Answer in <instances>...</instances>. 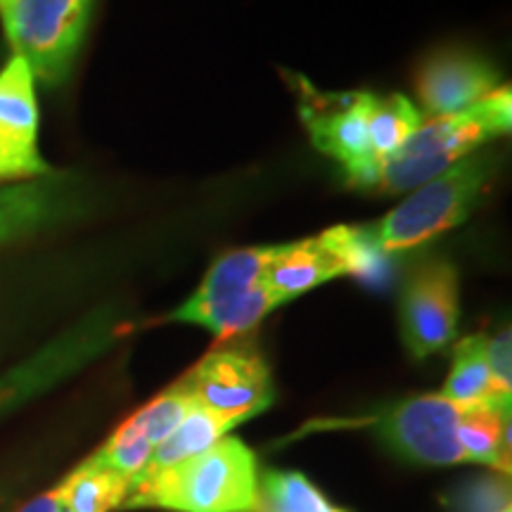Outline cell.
<instances>
[{
  "label": "cell",
  "mask_w": 512,
  "mask_h": 512,
  "mask_svg": "<svg viewBox=\"0 0 512 512\" xmlns=\"http://www.w3.org/2000/svg\"><path fill=\"white\" fill-rule=\"evenodd\" d=\"M17 0H0V19H3L8 12L12 10V5H15Z\"/></svg>",
  "instance_id": "cell-26"
},
{
  "label": "cell",
  "mask_w": 512,
  "mask_h": 512,
  "mask_svg": "<svg viewBox=\"0 0 512 512\" xmlns=\"http://www.w3.org/2000/svg\"><path fill=\"white\" fill-rule=\"evenodd\" d=\"M494 174L484 155H470L444 174L418 185L380 221L356 226L358 240L373 259L408 252L463 223L482 200Z\"/></svg>",
  "instance_id": "cell-2"
},
{
  "label": "cell",
  "mask_w": 512,
  "mask_h": 512,
  "mask_svg": "<svg viewBox=\"0 0 512 512\" xmlns=\"http://www.w3.org/2000/svg\"><path fill=\"white\" fill-rule=\"evenodd\" d=\"M503 512H510V508H508V510H503Z\"/></svg>",
  "instance_id": "cell-27"
},
{
  "label": "cell",
  "mask_w": 512,
  "mask_h": 512,
  "mask_svg": "<svg viewBox=\"0 0 512 512\" xmlns=\"http://www.w3.org/2000/svg\"><path fill=\"white\" fill-rule=\"evenodd\" d=\"M370 264L373 256L358 240L356 226H337L316 238L266 247L264 283L285 304L330 280L366 273Z\"/></svg>",
  "instance_id": "cell-6"
},
{
  "label": "cell",
  "mask_w": 512,
  "mask_h": 512,
  "mask_svg": "<svg viewBox=\"0 0 512 512\" xmlns=\"http://www.w3.org/2000/svg\"><path fill=\"white\" fill-rule=\"evenodd\" d=\"M152 451H155V446L147 439L143 422H140L138 415H131L124 425L117 427V432H114L91 458L98 460V463L102 467H107V470L117 472V475L133 482V479L143 472Z\"/></svg>",
  "instance_id": "cell-21"
},
{
  "label": "cell",
  "mask_w": 512,
  "mask_h": 512,
  "mask_svg": "<svg viewBox=\"0 0 512 512\" xmlns=\"http://www.w3.org/2000/svg\"><path fill=\"white\" fill-rule=\"evenodd\" d=\"M53 174L38 152L36 79L22 57L0 69V185Z\"/></svg>",
  "instance_id": "cell-11"
},
{
  "label": "cell",
  "mask_w": 512,
  "mask_h": 512,
  "mask_svg": "<svg viewBox=\"0 0 512 512\" xmlns=\"http://www.w3.org/2000/svg\"><path fill=\"white\" fill-rule=\"evenodd\" d=\"M17 512H60V503H57L55 489L46 491V494L34 496L29 503H24Z\"/></svg>",
  "instance_id": "cell-25"
},
{
  "label": "cell",
  "mask_w": 512,
  "mask_h": 512,
  "mask_svg": "<svg viewBox=\"0 0 512 512\" xmlns=\"http://www.w3.org/2000/svg\"><path fill=\"white\" fill-rule=\"evenodd\" d=\"M86 204V188L69 174L0 185V245L79 219Z\"/></svg>",
  "instance_id": "cell-12"
},
{
  "label": "cell",
  "mask_w": 512,
  "mask_h": 512,
  "mask_svg": "<svg viewBox=\"0 0 512 512\" xmlns=\"http://www.w3.org/2000/svg\"><path fill=\"white\" fill-rule=\"evenodd\" d=\"M486 361L491 373V403L498 408H510L512 396V339L510 330L486 337Z\"/></svg>",
  "instance_id": "cell-23"
},
{
  "label": "cell",
  "mask_w": 512,
  "mask_h": 512,
  "mask_svg": "<svg viewBox=\"0 0 512 512\" xmlns=\"http://www.w3.org/2000/svg\"><path fill=\"white\" fill-rule=\"evenodd\" d=\"M441 394L446 399L460 403V406L491 403V373L489 361H486L484 335H470L456 344V349H453L451 375H448Z\"/></svg>",
  "instance_id": "cell-19"
},
{
  "label": "cell",
  "mask_w": 512,
  "mask_h": 512,
  "mask_svg": "<svg viewBox=\"0 0 512 512\" xmlns=\"http://www.w3.org/2000/svg\"><path fill=\"white\" fill-rule=\"evenodd\" d=\"M256 512H347L332 505L316 484L302 472L268 470L259 477V508Z\"/></svg>",
  "instance_id": "cell-20"
},
{
  "label": "cell",
  "mask_w": 512,
  "mask_h": 512,
  "mask_svg": "<svg viewBox=\"0 0 512 512\" xmlns=\"http://www.w3.org/2000/svg\"><path fill=\"white\" fill-rule=\"evenodd\" d=\"M102 339H105V330L91 320V323L64 332L46 349L5 373L0 377V418L34 399L36 394L46 392L62 377L74 373L100 349Z\"/></svg>",
  "instance_id": "cell-13"
},
{
  "label": "cell",
  "mask_w": 512,
  "mask_h": 512,
  "mask_svg": "<svg viewBox=\"0 0 512 512\" xmlns=\"http://www.w3.org/2000/svg\"><path fill=\"white\" fill-rule=\"evenodd\" d=\"M195 406L197 401L192 399L188 387H185L181 380L171 389H166L164 394H159L155 401L147 403L145 408H140L136 415L140 418V422H143L147 439H150L152 446L157 448L171 432L176 430L178 425H181V420Z\"/></svg>",
  "instance_id": "cell-22"
},
{
  "label": "cell",
  "mask_w": 512,
  "mask_h": 512,
  "mask_svg": "<svg viewBox=\"0 0 512 512\" xmlns=\"http://www.w3.org/2000/svg\"><path fill=\"white\" fill-rule=\"evenodd\" d=\"M465 406L444 394L403 399L373 415L368 425L396 456L420 465L467 463L458 444V422Z\"/></svg>",
  "instance_id": "cell-8"
},
{
  "label": "cell",
  "mask_w": 512,
  "mask_h": 512,
  "mask_svg": "<svg viewBox=\"0 0 512 512\" xmlns=\"http://www.w3.org/2000/svg\"><path fill=\"white\" fill-rule=\"evenodd\" d=\"M264 264L266 247L235 249L221 256L188 302L171 313V320L202 325L219 337L256 328L280 306L264 283Z\"/></svg>",
  "instance_id": "cell-4"
},
{
  "label": "cell",
  "mask_w": 512,
  "mask_h": 512,
  "mask_svg": "<svg viewBox=\"0 0 512 512\" xmlns=\"http://www.w3.org/2000/svg\"><path fill=\"white\" fill-rule=\"evenodd\" d=\"M238 425H242V420L214 413L204 406H195L181 420V425H178L176 430L152 451L150 460H147L143 472H140L136 479L152 477L157 475V472L166 470V467L181 463L185 458H192L197 456V453L207 451V448L214 446L216 441L228 437Z\"/></svg>",
  "instance_id": "cell-16"
},
{
  "label": "cell",
  "mask_w": 512,
  "mask_h": 512,
  "mask_svg": "<svg viewBox=\"0 0 512 512\" xmlns=\"http://www.w3.org/2000/svg\"><path fill=\"white\" fill-rule=\"evenodd\" d=\"M131 479L88 458L55 486L62 503L74 512H114L124 505Z\"/></svg>",
  "instance_id": "cell-17"
},
{
  "label": "cell",
  "mask_w": 512,
  "mask_h": 512,
  "mask_svg": "<svg viewBox=\"0 0 512 512\" xmlns=\"http://www.w3.org/2000/svg\"><path fill=\"white\" fill-rule=\"evenodd\" d=\"M508 484L501 477H482L463 484L456 494L458 512H503L510 505Z\"/></svg>",
  "instance_id": "cell-24"
},
{
  "label": "cell",
  "mask_w": 512,
  "mask_h": 512,
  "mask_svg": "<svg viewBox=\"0 0 512 512\" xmlns=\"http://www.w3.org/2000/svg\"><path fill=\"white\" fill-rule=\"evenodd\" d=\"M458 444L467 463L510 475V411L477 403L465 406L458 422Z\"/></svg>",
  "instance_id": "cell-15"
},
{
  "label": "cell",
  "mask_w": 512,
  "mask_h": 512,
  "mask_svg": "<svg viewBox=\"0 0 512 512\" xmlns=\"http://www.w3.org/2000/svg\"><path fill=\"white\" fill-rule=\"evenodd\" d=\"M259 463L245 441L223 437L152 477L133 479L121 508L166 512H256Z\"/></svg>",
  "instance_id": "cell-1"
},
{
  "label": "cell",
  "mask_w": 512,
  "mask_h": 512,
  "mask_svg": "<svg viewBox=\"0 0 512 512\" xmlns=\"http://www.w3.org/2000/svg\"><path fill=\"white\" fill-rule=\"evenodd\" d=\"M498 88V72L479 55L444 50L418 72V98L430 117H446L475 105Z\"/></svg>",
  "instance_id": "cell-14"
},
{
  "label": "cell",
  "mask_w": 512,
  "mask_h": 512,
  "mask_svg": "<svg viewBox=\"0 0 512 512\" xmlns=\"http://www.w3.org/2000/svg\"><path fill=\"white\" fill-rule=\"evenodd\" d=\"M93 0H17L3 22L8 43L34 72V79L57 86L72 72Z\"/></svg>",
  "instance_id": "cell-5"
},
{
  "label": "cell",
  "mask_w": 512,
  "mask_h": 512,
  "mask_svg": "<svg viewBox=\"0 0 512 512\" xmlns=\"http://www.w3.org/2000/svg\"><path fill=\"white\" fill-rule=\"evenodd\" d=\"M370 98L373 93L366 91L320 95L316 88L304 86L299 112L313 145L347 171L349 183L375 190L382 166L370 145Z\"/></svg>",
  "instance_id": "cell-7"
},
{
  "label": "cell",
  "mask_w": 512,
  "mask_h": 512,
  "mask_svg": "<svg viewBox=\"0 0 512 512\" xmlns=\"http://www.w3.org/2000/svg\"><path fill=\"white\" fill-rule=\"evenodd\" d=\"M197 406L247 422L264 413L275 399L271 368L254 349L211 351L183 377Z\"/></svg>",
  "instance_id": "cell-9"
},
{
  "label": "cell",
  "mask_w": 512,
  "mask_h": 512,
  "mask_svg": "<svg viewBox=\"0 0 512 512\" xmlns=\"http://www.w3.org/2000/svg\"><path fill=\"white\" fill-rule=\"evenodd\" d=\"M512 128V93L498 86L465 110L422 121L418 131L403 143L380 171L377 190L406 192L444 174L453 164L463 162L489 140L508 136Z\"/></svg>",
  "instance_id": "cell-3"
},
{
  "label": "cell",
  "mask_w": 512,
  "mask_h": 512,
  "mask_svg": "<svg viewBox=\"0 0 512 512\" xmlns=\"http://www.w3.org/2000/svg\"><path fill=\"white\" fill-rule=\"evenodd\" d=\"M460 287L458 271L448 261L420 264L403 283L399 302L401 337L408 354L427 358L458 335Z\"/></svg>",
  "instance_id": "cell-10"
},
{
  "label": "cell",
  "mask_w": 512,
  "mask_h": 512,
  "mask_svg": "<svg viewBox=\"0 0 512 512\" xmlns=\"http://www.w3.org/2000/svg\"><path fill=\"white\" fill-rule=\"evenodd\" d=\"M422 124V112L406 95H373L368 110V131L373 155L380 166L401 150L403 143L418 131Z\"/></svg>",
  "instance_id": "cell-18"
}]
</instances>
